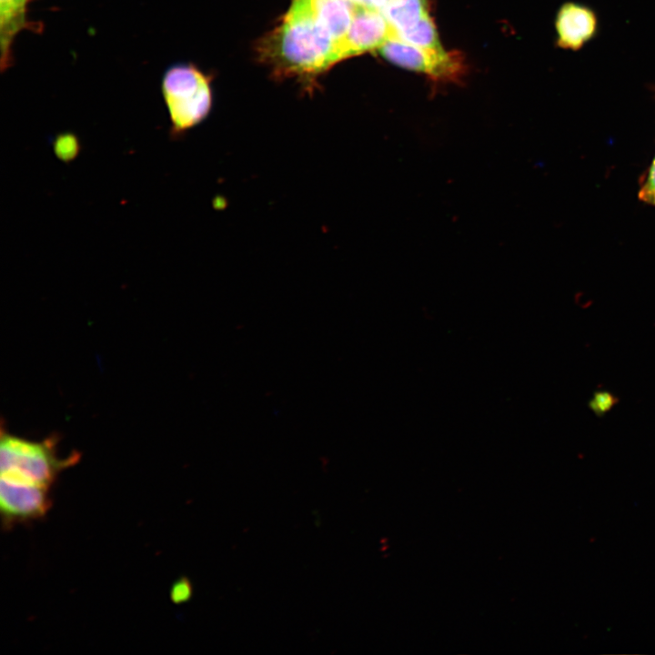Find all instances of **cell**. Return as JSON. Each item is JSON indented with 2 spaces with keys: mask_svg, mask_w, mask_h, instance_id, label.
I'll list each match as a JSON object with an SVG mask.
<instances>
[{
  "mask_svg": "<svg viewBox=\"0 0 655 655\" xmlns=\"http://www.w3.org/2000/svg\"><path fill=\"white\" fill-rule=\"evenodd\" d=\"M31 0H0V66L2 72L14 63L13 45L17 35L25 29L38 31L27 17Z\"/></svg>",
  "mask_w": 655,
  "mask_h": 655,
  "instance_id": "cell-8",
  "label": "cell"
},
{
  "mask_svg": "<svg viewBox=\"0 0 655 655\" xmlns=\"http://www.w3.org/2000/svg\"><path fill=\"white\" fill-rule=\"evenodd\" d=\"M613 405L612 395L607 392H598L590 401V407L596 413L600 414L609 410Z\"/></svg>",
  "mask_w": 655,
  "mask_h": 655,
  "instance_id": "cell-15",
  "label": "cell"
},
{
  "mask_svg": "<svg viewBox=\"0 0 655 655\" xmlns=\"http://www.w3.org/2000/svg\"><path fill=\"white\" fill-rule=\"evenodd\" d=\"M51 504L48 488L13 483L1 479L0 508L3 525L6 528L45 517Z\"/></svg>",
  "mask_w": 655,
  "mask_h": 655,
  "instance_id": "cell-5",
  "label": "cell"
},
{
  "mask_svg": "<svg viewBox=\"0 0 655 655\" xmlns=\"http://www.w3.org/2000/svg\"><path fill=\"white\" fill-rule=\"evenodd\" d=\"M57 444L56 436L33 441L13 435L2 428L1 479L50 489L58 474L75 465L80 457L74 451L66 458H60Z\"/></svg>",
  "mask_w": 655,
  "mask_h": 655,
  "instance_id": "cell-2",
  "label": "cell"
},
{
  "mask_svg": "<svg viewBox=\"0 0 655 655\" xmlns=\"http://www.w3.org/2000/svg\"><path fill=\"white\" fill-rule=\"evenodd\" d=\"M653 90H654V93H655V86H653Z\"/></svg>",
  "mask_w": 655,
  "mask_h": 655,
  "instance_id": "cell-17",
  "label": "cell"
},
{
  "mask_svg": "<svg viewBox=\"0 0 655 655\" xmlns=\"http://www.w3.org/2000/svg\"><path fill=\"white\" fill-rule=\"evenodd\" d=\"M379 51L395 65L438 79L457 78L463 69L462 58L457 53L419 47L397 37L388 39Z\"/></svg>",
  "mask_w": 655,
  "mask_h": 655,
  "instance_id": "cell-4",
  "label": "cell"
},
{
  "mask_svg": "<svg viewBox=\"0 0 655 655\" xmlns=\"http://www.w3.org/2000/svg\"><path fill=\"white\" fill-rule=\"evenodd\" d=\"M599 25L593 8L579 2H566L555 19L556 45L564 50L579 51L597 36Z\"/></svg>",
  "mask_w": 655,
  "mask_h": 655,
  "instance_id": "cell-7",
  "label": "cell"
},
{
  "mask_svg": "<svg viewBox=\"0 0 655 655\" xmlns=\"http://www.w3.org/2000/svg\"><path fill=\"white\" fill-rule=\"evenodd\" d=\"M351 2L355 6L381 12L388 5V0H351Z\"/></svg>",
  "mask_w": 655,
  "mask_h": 655,
  "instance_id": "cell-16",
  "label": "cell"
},
{
  "mask_svg": "<svg viewBox=\"0 0 655 655\" xmlns=\"http://www.w3.org/2000/svg\"><path fill=\"white\" fill-rule=\"evenodd\" d=\"M312 6L318 22L338 43L341 49V43L353 18L355 5L351 0H312Z\"/></svg>",
  "mask_w": 655,
  "mask_h": 655,
  "instance_id": "cell-9",
  "label": "cell"
},
{
  "mask_svg": "<svg viewBox=\"0 0 655 655\" xmlns=\"http://www.w3.org/2000/svg\"><path fill=\"white\" fill-rule=\"evenodd\" d=\"M392 37L396 32L381 12L355 6L350 27L341 43L343 59L379 49Z\"/></svg>",
  "mask_w": 655,
  "mask_h": 655,
  "instance_id": "cell-6",
  "label": "cell"
},
{
  "mask_svg": "<svg viewBox=\"0 0 655 655\" xmlns=\"http://www.w3.org/2000/svg\"><path fill=\"white\" fill-rule=\"evenodd\" d=\"M396 37L419 47L443 50L428 13H426L412 27L397 31Z\"/></svg>",
  "mask_w": 655,
  "mask_h": 655,
  "instance_id": "cell-11",
  "label": "cell"
},
{
  "mask_svg": "<svg viewBox=\"0 0 655 655\" xmlns=\"http://www.w3.org/2000/svg\"><path fill=\"white\" fill-rule=\"evenodd\" d=\"M161 93L169 120V136L176 140L200 124L209 114L212 94L206 76L195 66L168 67L161 81Z\"/></svg>",
  "mask_w": 655,
  "mask_h": 655,
  "instance_id": "cell-3",
  "label": "cell"
},
{
  "mask_svg": "<svg viewBox=\"0 0 655 655\" xmlns=\"http://www.w3.org/2000/svg\"><path fill=\"white\" fill-rule=\"evenodd\" d=\"M193 589L186 578H180L175 581L170 590V598L175 604H181L189 600Z\"/></svg>",
  "mask_w": 655,
  "mask_h": 655,
  "instance_id": "cell-14",
  "label": "cell"
},
{
  "mask_svg": "<svg viewBox=\"0 0 655 655\" xmlns=\"http://www.w3.org/2000/svg\"><path fill=\"white\" fill-rule=\"evenodd\" d=\"M261 56L286 74H314L343 59L340 45L318 22L312 0H294L283 23L260 45Z\"/></svg>",
  "mask_w": 655,
  "mask_h": 655,
  "instance_id": "cell-1",
  "label": "cell"
},
{
  "mask_svg": "<svg viewBox=\"0 0 655 655\" xmlns=\"http://www.w3.org/2000/svg\"><path fill=\"white\" fill-rule=\"evenodd\" d=\"M54 151L62 161H72L80 151L79 140L74 134H61L54 142Z\"/></svg>",
  "mask_w": 655,
  "mask_h": 655,
  "instance_id": "cell-12",
  "label": "cell"
},
{
  "mask_svg": "<svg viewBox=\"0 0 655 655\" xmlns=\"http://www.w3.org/2000/svg\"><path fill=\"white\" fill-rule=\"evenodd\" d=\"M639 198L655 207V155L649 166L646 175L642 177L639 190Z\"/></svg>",
  "mask_w": 655,
  "mask_h": 655,
  "instance_id": "cell-13",
  "label": "cell"
},
{
  "mask_svg": "<svg viewBox=\"0 0 655 655\" xmlns=\"http://www.w3.org/2000/svg\"><path fill=\"white\" fill-rule=\"evenodd\" d=\"M427 0H388L381 11L395 32L415 25L428 13Z\"/></svg>",
  "mask_w": 655,
  "mask_h": 655,
  "instance_id": "cell-10",
  "label": "cell"
}]
</instances>
